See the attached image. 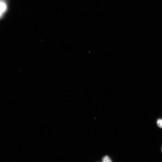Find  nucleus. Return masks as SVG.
<instances>
[{"instance_id": "3", "label": "nucleus", "mask_w": 162, "mask_h": 162, "mask_svg": "<svg viewBox=\"0 0 162 162\" xmlns=\"http://www.w3.org/2000/svg\"><path fill=\"white\" fill-rule=\"evenodd\" d=\"M157 123L159 127L162 128V119H158L157 121Z\"/></svg>"}, {"instance_id": "4", "label": "nucleus", "mask_w": 162, "mask_h": 162, "mask_svg": "<svg viewBox=\"0 0 162 162\" xmlns=\"http://www.w3.org/2000/svg\"><path fill=\"white\" fill-rule=\"evenodd\" d=\"M161 151H162V147L161 148Z\"/></svg>"}, {"instance_id": "1", "label": "nucleus", "mask_w": 162, "mask_h": 162, "mask_svg": "<svg viewBox=\"0 0 162 162\" xmlns=\"http://www.w3.org/2000/svg\"><path fill=\"white\" fill-rule=\"evenodd\" d=\"M6 8V6L5 4L3 2H0V16L5 10Z\"/></svg>"}, {"instance_id": "2", "label": "nucleus", "mask_w": 162, "mask_h": 162, "mask_svg": "<svg viewBox=\"0 0 162 162\" xmlns=\"http://www.w3.org/2000/svg\"><path fill=\"white\" fill-rule=\"evenodd\" d=\"M102 162H112V161L108 156H105L102 159Z\"/></svg>"}]
</instances>
